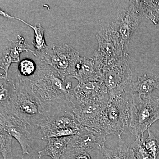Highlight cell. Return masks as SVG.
I'll return each mask as SVG.
<instances>
[{
    "mask_svg": "<svg viewBox=\"0 0 159 159\" xmlns=\"http://www.w3.org/2000/svg\"><path fill=\"white\" fill-rule=\"evenodd\" d=\"M31 89L44 110L46 118L66 110H72L70 91L57 71L39 60L36 71L28 77Z\"/></svg>",
    "mask_w": 159,
    "mask_h": 159,
    "instance_id": "obj_1",
    "label": "cell"
},
{
    "mask_svg": "<svg viewBox=\"0 0 159 159\" xmlns=\"http://www.w3.org/2000/svg\"><path fill=\"white\" fill-rule=\"evenodd\" d=\"M14 80L15 93L9 106L0 111L15 116L31 128H39L46 118L42 104L32 90L28 77L19 74Z\"/></svg>",
    "mask_w": 159,
    "mask_h": 159,
    "instance_id": "obj_2",
    "label": "cell"
},
{
    "mask_svg": "<svg viewBox=\"0 0 159 159\" xmlns=\"http://www.w3.org/2000/svg\"><path fill=\"white\" fill-rule=\"evenodd\" d=\"M130 94L129 130L136 137L144 136V133L159 120V97L152 94L143 97Z\"/></svg>",
    "mask_w": 159,
    "mask_h": 159,
    "instance_id": "obj_3",
    "label": "cell"
},
{
    "mask_svg": "<svg viewBox=\"0 0 159 159\" xmlns=\"http://www.w3.org/2000/svg\"><path fill=\"white\" fill-rule=\"evenodd\" d=\"M129 60V56L125 53L121 57L109 61L105 66L101 81L107 89L109 98L128 94L133 82Z\"/></svg>",
    "mask_w": 159,
    "mask_h": 159,
    "instance_id": "obj_4",
    "label": "cell"
},
{
    "mask_svg": "<svg viewBox=\"0 0 159 159\" xmlns=\"http://www.w3.org/2000/svg\"><path fill=\"white\" fill-rule=\"evenodd\" d=\"M130 94L110 98L105 111L106 134L121 137L129 130Z\"/></svg>",
    "mask_w": 159,
    "mask_h": 159,
    "instance_id": "obj_5",
    "label": "cell"
},
{
    "mask_svg": "<svg viewBox=\"0 0 159 159\" xmlns=\"http://www.w3.org/2000/svg\"><path fill=\"white\" fill-rule=\"evenodd\" d=\"M81 56L78 51L67 44L49 46L39 60L53 67L64 81L67 76L73 77Z\"/></svg>",
    "mask_w": 159,
    "mask_h": 159,
    "instance_id": "obj_6",
    "label": "cell"
},
{
    "mask_svg": "<svg viewBox=\"0 0 159 159\" xmlns=\"http://www.w3.org/2000/svg\"><path fill=\"white\" fill-rule=\"evenodd\" d=\"M81 126L72 110L61 111L44 119L40 126L43 134L42 139L71 136L78 133Z\"/></svg>",
    "mask_w": 159,
    "mask_h": 159,
    "instance_id": "obj_7",
    "label": "cell"
},
{
    "mask_svg": "<svg viewBox=\"0 0 159 159\" xmlns=\"http://www.w3.org/2000/svg\"><path fill=\"white\" fill-rule=\"evenodd\" d=\"M107 136L88 127L81 125L76 134L70 137L63 159H70L84 153L99 149L105 145Z\"/></svg>",
    "mask_w": 159,
    "mask_h": 159,
    "instance_id": "obj_8",
    "label": "cell"
},
{
    "mask_svg": "<svg viewBox=\"0 0 159 159\" xmlns=\"http://www.w3.org/2000/svg\"><path fill=\"white\" fill-rule=\"evenodd\" d=\"M108 102V101H102L74 103L72 104V111L80 125L106 135L105 111Z\"/></svg>",
    "mask_w": 159,
    "mask_h": 159,
    "instance_id": "obj_9",
    "label": "cell"
},
{
    "mask_svg": "<svg viewBox=\"0 0 159 159\" xmlns=\"http://www.w3.org/2000/svg\"><path fill=\"white\" fill-rule=\"evenodd\" d=\"M145 18L134 1H131L130 5L119 11L112 21L122 40L125 51L128 48L134 32Z\"/></svg>",
    "mask_w": 159,
    "mask_h": 159,
    "instance_id": "obj_10",
    "label": "cell"
},
{
    "mask_svg": "<svg viewBox=\"0 0 159 159\" xmlns=\"http://www.w3.org/2000/svg\"><path fill=\"white\" fill-rule=\"evenodd\" d=\"M96 39L98 44L96 50L107 61L125 54L122 40L112 21L102 26Z\"/></svg>",
    "mask_w": 159,
    "mask_h": 159,
    "instance_id": "obj_11",
    "label": "cell"
},
{
    "mask_svg": "<svg viewBox=\"0 0 159 159\" xmlns=\"http://www.w3.org/2000/svg\"><path fill=\"white\" fill-rule=\"evenodd\" d=\"M107 61L96 50L92 55L81 57L72 78L78 83L101 81L103 71Z\"/></svg>",
    "mask_w": 159,
    "mask_h": 159,
    "instance_id": "obj_12",
    "label": "cell"
},
{
    "mask_svg": "<svg viewBox=\"0 0 159 159\" xmlns=\"http://www.w3.org/2000/svg\"><path fill=\"white\" fill-rule=\"evenodd\" d=\"M71 104L109 101V96L102 81L78 83L70 90Z\"/></svg>",
    "mask_w": 159,
    "mask_h": 159,
    "instance_id": "obj_13",
    "label": "cell"
},
{
    "mask_svg": "<svg viewBox=\"0 0 159 159\" xmlns=\"http://www.w3.org/2000/svg\"><path fill=\"white\" fill-rule=\"evenodd\" d=\"M27 125L15 116L0 111V126L17 140L24 155L29 154L28 148L30 146L31 139Z\"/></svg>",
    "mask_w": 159,
    "mask_h": 159,
    "instance_id": "obj_14",
    "label": "cell"
},
{
    "mask_svg": "<svg viewBox=\"0 0 159 159\" xmlns=\"http://www.w3.org/2000/svg\"><path fill=\"white\" fill-rule=\"evenodd\" d=\"M24 51L35 55L34 51L31 50L25 38L21 35H18L15 40L9 41L8 45L1 51L0 68L6 77H8V71L11 64L20 62V55Z\"/></svg>",
    "mask_w": 159,
    "mask_h": 159,
    "instance_id": "obj_15",
    "label": "cell"
},
{
    "mask_svg": "<svg viewBox=\"0 0 159 159\" xmlns=\"http://www.w3.org/2000/svg\"><path fill=\"white\" fill-rule=\"evenodd\" d=\"M155 89L159 90V74H145L139 76L136 81L132 82L128 94L137 93L142 97L152 94Z\"/></svg>",
    "mask_w": 159,
    "mask_h": 159,
    "instance_id": "obj_16",
    "label": "cell"
},
{
    "mask_svg": "<svg viewBox=\"0 0 159 159\" xmlns=\"http://www.w3.org/2000/svg\"><path fill=\"white\" fill-rule=\"evenodd\" d=\"M0 14L4 17L8 18L19 20L33 29L34 35V40L32 42V44L34 48V52L35 54L34 56L38 57L39 59L40 58L43 56V54L45 53L49 47L47 45L45 39V29L40 24H39V27L36 25L34 26L32 25L29 23L26 22L24 20H22L21 19L11 16L8 13L2 11V10H0Z\"/></svg>",
    "mask_w": 159,
    "mask_h": 159,
    "instance_id": "obj_17",
    "label": "cell"
},
{
    "mask_svg": "<svg viewBox=\"0 0 159 159\" xmlns=\"http://www.w3.org/2000/svg\"><path fill=\"white\" fill-rule=\"evenodd\" d=\"M70 137L51 138L47 139L48 142L45 148L38 152L39 158L48 156L52 159H60L65 152Z\"/></svg>",
    "mask_w": 159,
    "mask_h": 159,
    "instance_id": "obj_18",
    "label": "cell"
},
{
    "mask_svg": "<svg viewBox=\"0 0 159 159\" xmlns=\"http://www.w3.org/2000/svg\"><path fill=\"white\" fill-rule=\"evenodd\" d=\"M100 150L106 159H136L130 145H126L122 137L119 138L117 145L114 148H107L104 145Z\"/></svg>",
    "mask_w": 159,
    "mask_h": 159,
    "instance_id": "obj_19",
    "label": "cell"
},
{
    "mask_svg": "<svg viewBox=\"0 0 159 159\" xmlns=\"http://www.w3.org/2000/svg\"><path fill=\"white\" fill-rule=\"evenodd\" d=\"M16 90L14 79L0 74V109H4L9 106Z\"/></svg>",
    "mask_w": 159,
    "mask_h": 159,
    "instance_id": "obj_20",
    "label": "cell"
},
{
    "mask_svg": "<svg viewBox=\"0 0 159 159\" xmlns=\"http://www.w3.org/2000/svg\"><path fill=\"white\" fill-rule=\"evenodd\" d=\"M148 136L144 137L143 143L146 150L153 159H157L159 153V139L152 132L150 129L147 130Z\"/></svg>",
    "mask_w": 159,
    "mask_h": 159,
    "instance_id": "obj_21",
    "label": "cell"
},
{
    "mask_svg": "<svg viewBox=\"0 0 159 159\" xmlns=\"http://www.w3.org/2000/svg\"><path fill=\"white\" fill-rule=\"evenodd\" d=\"M12 138L8 132L0 126V152L4 159H7V155L12 152Z\"/></svg>",
    "mask_w": 159,
    "mask_h": 159,
    "instance_id": "obj_22",
    "label": "cell"
},
{
    "mask_svg": "<svg viewBox=\"0 0 159 159\" xmlns=\"http://www.w3.org/2000/svg\"><path fill=\"white\" fill-rule=\"evenodd\" d=\"M144 136L138 137L130 145L137 159H153L146 150L144 143Z\"/></svg>",
    "mask_w": 159,
    "mask_h": 159,
    "instance_id": "obj_23",
    "label": "cell"
},
{
    "mask_svg": "<svg viewBox=\"0 0 159 159\" xmlns=\"http://www.w3.org/2000/svg\"><path fill=\"white\" fill-rule=\"evenodd\" d=\"M37 65L32 60L25 58L19 63V74L23 77H29L32 76L36 71Z\"/></svg>",
    "mask_w": 159,
    "mask_h": 159,
    "instance_id": "obj_24",
    "label": "cell"
},
{
    "mask_svg": "<svg viewBox=\"0 0 159 159\" xmlns=\"http://www.w3.org/2000/svg\"><path fill=\"white\" fill-rule=\"evenodd\" d=\"M75 158L76 159H91V157L89 153H84L78 156Z\"/></svg>",
    "mask_w": 159,
    "mask_h": 159,
    "instance_id": "obj_25",
    "label": "cell"
},
{
    "mask_svg": "<svg viewBox=\"0 0 159 159\" xmlns=\"http://www.w3.org/2000/svg\"><path fill=\"white\" fill-rule=\"evenodd\" d=\"M135 159H137L136 158Z\"/></svg>",
    "mask_w": 159,
    "mask_h": 159,
    "instance_id": "obj_26",
    "label": "cell"
}]
</instances>
